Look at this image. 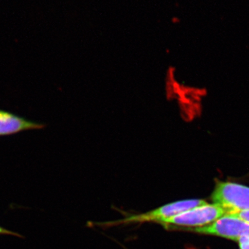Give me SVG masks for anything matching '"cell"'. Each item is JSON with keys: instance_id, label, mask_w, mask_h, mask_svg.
<instances>
[{"instance_id": "obj_1", "label": "cell", "mask_w": 249, "mask_h": 249, "mask_svg": "<svg viewBox=\"0 0 249 249\" xmlns=\"http://www.w3.org/2000/svg\"><path fill=\"white\" fill-rule=\"evenodd\" d=\"M227 214V211L220 206L208 204L170 218L160 224L170 230L182 229L190 231L192 229L213 224Z\"/></svg>"}, {"instance_id": "obj_2", "label": "cell", "mask_w": 249, "mask_h": 249, "mask_svg": "<svg viewBox=\"0 0 249 249\" xmlns=\"http://www.w3.org/2000/svg\"><path fill=\"white\" fill-rule=\"evenodd\" d=\"M211 199L228 214L249 210V187L229 181H217Z\"/></svg>"}, {"instance_id": "obj_3", "label": "cell", "mask_w": 249, "mask_h": 249, "mask_svg": "<svg viewBox=\"0 0 249 249\" xmlns=\"http://www.w3.org/2000/svg\"><path fill=\"white\" fill-rule=\"evenodd\" d=\"M208 204L203 199H186L175 201L170 204L160 206L158 209L152 210L145 213L133 214L116 222L107 223L109 226L118 225V224H130V223L156 222L160 223L168 220L170 218L178 216V214L190 211V210Z\"/></svg>"}, {"instance_id": "obj_4", "label": "cell", "mask_w": 249, "mask_h": 249, "mask_svg": "<svg viewBox=\"0 0 249 249\" xmlns=\"http://www.w3.org/2000/svg\"><path fill=\"white\" fill-rule=\"evenodd\" d=\"M190 231L204 235L218 236L236 241L242 236L249 237V223L229 216H224L213 224L192 229Z\"/></svg>"}, {"instance_id": "obj_5", "label": "cell", "mask_w": 249, "mask_h": 249, "mask_svg": "<svg viewBox=\"0 0 249 249\" xmlns=\"http://www.w3.org/2000/svg\"><path fill=\"white\" fill-rule=\"evenodd\" d=\"M45 124L28 120L10 111L0 109V137L15 135L24 131L45 128Z\"/></svg>"}, {"instance_id": "obj_6", "label": "cell", "mask_w": 249, "mask_h": 249, "mask_svg": "<svg viewBox=\"0 0 249 249\" xmlns=\"http://www.w3.org/2000/svg\"><path fill=\"white\" fill-rule=\"evenodd\" d=\"M226 216L235 218L247 223H249V211H241V212L234 213L228 214Z\"/></svg>"}, {"instance_id": "obj_7", "label": "cell", "mask_w": 249, "mask_h": 249, "mask_svg": "<svg viewBox=\"0 0 249 249\" xmlns=\"http://www.w3.org/2000/svg\"><path fill=\"white\" fill-rule=\"evenodd\" d=\"M236 242H238L240 249H249V237L242 236L239 237Z\"/></svg>"}, {"instance_id": "obj_8", "label": "cell", "mask_w": 249, "mask_h": 249, "mask_svg": "<svg viewBox=\"0 0 249 249\" xmlns=\"http://www.w3.org/2000/svg\"><path fill=\"white\" fill-rule=\"evenodd\" d=\"M0 235H11L15 236V237H19V238H24V236L20 235L18 232L12 231L9 229H5V228L0 226Z\"/></svg>"}]
</instances>
